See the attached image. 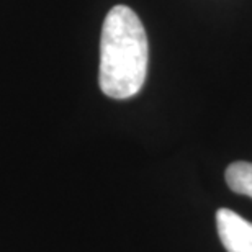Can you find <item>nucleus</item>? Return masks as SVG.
Here are the masks:
<instances>
[{
    "label": "nucleus",
    "mask_w": 252,
    "mask_h": 252,
    "mask_svg": "<svg viewBox=\"0 0 252 252\" xmlns=\"http://www.w3.org/2000/svg\"><path fill=\"white\" fill-rule=\"evenodd\" d=\"M226 182L234 193L246 195L252 198V162L238 160L228 165L226 169Z\"/></svg>",
    "instance_id": "nucleus-3"
},
{
    "label": "nucleus",
    "mask_w": 252,
    "mask_h": 252,
    "mask_svg": "<svg viewBox=\"0 0 252 252\" xmlns=\"http://www.w3.org/2000/svg\"><path fill=\"white\" fill-rule=\"evenodd\" d=\"M216 229L228 252H252V223L228 208L216 211Z\"/></svg>",
    "instance_id": "nucleus-2"
},
{
    "label": "nucleus",
    "mask_w": 252,
    "mask_h": 252,
    "mask_svg": "<svg viewBox=\"0 0 252 252\" xmlns=\"http://www.w3.org/2000/svg\"><path fill=\"white\" fill-rule=\"evenodd\" d=\"M148 36L139 17L117 5L105 17L100 38L98 84L107 97L125 100L143 89L148 75Z\"/></svg>",
    "instance_id": "nucleus-1"
}]
</instances>
